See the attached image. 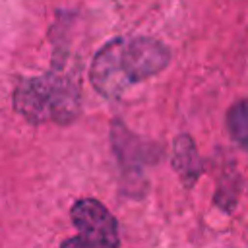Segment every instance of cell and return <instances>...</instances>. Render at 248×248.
Returning <instances> with one entry per match:
<instances>
[{"label": "cell", "mask_w": 248, "mask_h": 248, "mask_svg": "<svg viewBox=\"0 0 248 248\" xmlns=\"http://www.w3.org/2000/svg\"><path fill=\"white\" fill-rule=\"evenodd\" d=\"M172 169L178 172V178L184 186H194L203 172V163L198 155L196 143L188 134H180L172 143Z\"/></svg>", "instance_id": "obj_5"}, {"label": "cell", "mask_w": 248, "mask_h": 248, "mask_svg": "<svg viewBox=\"0 0 248 248\" xmlns=\"http://www.w3.org/2000/svg\"><path fill=\"white\" fill-rule=\"evenodd\" d=\"M110 143L118 159V167L124 182H128L130 196H140L145 190L143 169L149 163H155L161 157L159 145H151L145 140L132 134L120 120H114L110 126Z\"/></svg>", "instance_id": "obj_4"}, {"label": "cell", "mask_w": 248, "mask_h": 248, "mask_svg": "<svg viewBox=\"0 0 248 248\" xmlns=\"http://www.w3.org/2000/svg\"><path fill=\"white\" fill-rule=\"evenodd\" d=\"M70 215L78 234L66 238L60 248H120L118 223L99 200H78L72 205Z\"/></svg>", "instance_id": "obj_3"}, {"label": "cell", "mask_w": 248, "mask_h": 248, "mask_svg": "<svg viewBox=\"0 0 248 248\" xmlns=\"http://www.w3.org/2000/svg\"><path fill=\"white\" fill-rule=\"evenodd\" d=\"M227 128L231 138L244 149L248 151V99L236 101L229 110H227Z\"/></svg>", "instance_id": "obj_6"}, {"label": "cell", "mask_w": 248, "mask_h": 248, "mask_svg": "<svg viewBox=\"0 0 248 248\" xmlns=\"http://www.w3.org/2000/svg\"><path fill=\"white\" fill-rule=\"evenodd\" d=\"M170 62L165 43L149 37H116L93 56L89 81L107 99H120L130 85L161 74Z\"/></svg>", "instance_id": "obj_1"}, {"label": "cell", "mask_w": 248, "mask_h": 248, "mask_svg": "<svg viewBox=\"0 0 248 248\" xmlns=\"http://www.w3.org/2000/svg\"><path fill=\"white\" fill-rule=\"evenodd\" d=\"M54 54V52H52ZM14 108L33 124H70L81 110V87L74 70L66 68V58L56 54L43 76L23 78L14 89Z\"/></svg>", "instance_id": "obj_2"}]
</instances>
